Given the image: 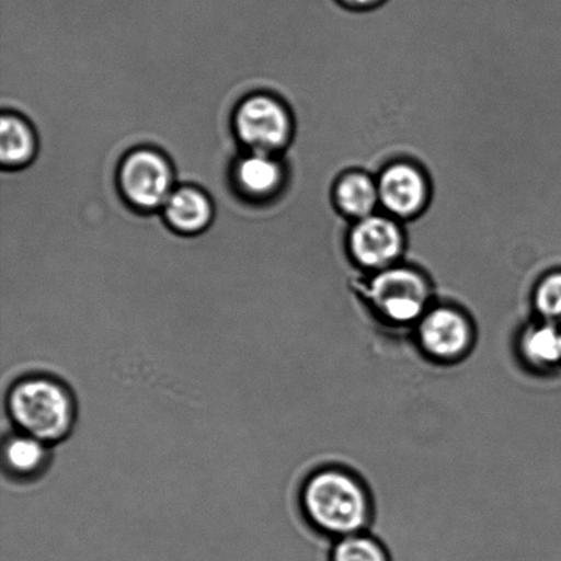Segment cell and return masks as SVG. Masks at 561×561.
Returning a JSON list of instances; mask_svg holds the SVG:
<instances>
[{"label":"cell","mask_w":561,"mask_h":561,"mask_svg":"<svg viewBox=\"0 0 561 561\" xmlns=\"http://www.w3.org/2000/svg\"><path fill=\"white\" fill-rule=\"evenodd\" d=\"M415 327L422 351L442 363L460 360L474 341L469 317L453 306L428 308Z\"/></svg>","instance_id":"7"},{"label":"cell","mask_w":561,"mask_h":561,"mask_svg":"<svg viewBox=\"0 0 561 561\" xmlns=\"http://www.w3.org/2000/svg\"><path fill=\"white\" fill-rule=\"evenodd\" d=\"M119 184L131 205L141 210H153L167 205L173 194L172 168L161 153L135 151L121 167Z\"/></svg>","instance_id":"8"},{"label":"cell","mask_w":561,"mask_h":561,"mask_svg":"<svg viewBox=\"0 0 561 561\" xmlns=\"http://www.w3.org/2000/svg\"><path fill=\"white\" fill-rule=\"evenodd\" d=\"M333 202L341 216L352 222L373 216L379 208L377 178L363 170L341 174L333 186Z\"/></svg>","instance_id":"9"},{"label":"cell","mask_w":561,"mask_h":561,"mask_svg":"<svg viewBox=\"0 0 561 561\" xmlns=\"http://www.w3.org/2000/svg\"><path fill=\"white\" fill-rule=\"evenodd\" d=\"M341 2L352 9H368L373 8V5H376L379 2H382V0H341Z\"/></svg>","instance_id":"17"},{"label":"cell","mask_w":561,"mask_h":561,"mask_svg":"<svg viewBox=\"0 0 561 561\" xmlns=\"http://www.w3.org/2000/svg\"><path fill=\"white\" fill-rule=\"evenodd\" d=\"M9 411L16 426L44 443L58 442L75 422V401L62 383L32 377L15 383L9 394Z\"/></svg>","instance_id":"2"},{"label":"cell","mask_w":561,"mask_h":561,"mask_svg":"<svg viewBox=\"0 0 561 561\" xmlns=\"http://www.w3.org/2000/svg\"><path fill=\"white\" fill-rule=\"evenodd\" d=\"M36 140L31 126L16 115L5 114L0 123V159L3 167L19 168L33 158Z\"/></svg>","instance_id":"13"},{"label":"cell","mask_w":561,"mask_h":561,"mask_svg":"<svg viewBox=\"0 0 561 561\" xmlns=\"http://www.w3.org/2000/svg\"><path fill=\"white\" fill-rule=\"evenodd\" d=\"M234 128L252 151L274 153L288 145L294 124L288 110L277 99L256 95L240 104Z\"/></svg>","instance_id":"5"},{"label":"cell","mask_w":561,"mask_h":561,"mask_svg":"<svg viewBox=\"0 0 561 561\" xmlns=\"http://www.w3.org/2000/svg\"><path fill=\"white\" fill-rule=\"evenodd\" d=\"M47 455L46 443L26 433L11 436L3 447L4 466L20 477H32L41 472Z\"/></svg>","instance_id":"14"},{"label":"cell","mask_w":561,"mask_h":561,"mask_svg":"<svg viewBox=\"0 0 561 561\" xmlns=\"http://www.w3.org/2000/svg\"><path fill=\"white\" fill-rule=\"evenodd\" d=\"M236 183L245 195L271 197L284 181V169L273 153L251 152L234 169Z\"/></svg>","instance_id":"12"},{"label":"cell","mask_w":561,"mask_h":561,"mask_svg":"<svg viewBox=\"0 0 561 561\" xmlns=\"http://www.w3.org/2000/svg\"><path fill=\"white\" fill-rule=\"evenodd\" d=\"M346 247L355 265L377 273L400 263L405 251V234L398 219L376 213L352 222Z\"/></svg>","instance_id":"4"},{"label":"cell","mask_w":561,"mask_h":561,"mask_svg":"<svg viewBox=\"0 0 561 561\" xmlns=\"http://www.w3.org/2000/svg\"><path fill=\"white\" fill-rule=\"evenodd\" d=\"M163 208L170 227L180 233H199L213 218L210 201L202 191L192 186L173 191Z\"/></svg>","instance_id":"11"},{"label":"cell","mask_w":561,"mask_h":561,"mask_svg":"<svg viewBox=\"0 0 561 561\" xmlns=\"http://www.w3.org/2000/svg\"><path fill=\"white\" fill-rule=\"evenodd\" d=\"M377 185L379 207L400 222L420 217L432 196L426 173L410 161L387 164L377 175Z\"/></svg>","instance_id":"6"},{"label":"cell","mask_w":561,"mask_h":561,"mask_svg":"<svg viewBox=\"0 0 561 561\" xmlns=\"http://www.w3.org/2000/svg\"><path fill=\"white\" fill-rule=\"evenodd\" d=\"M522 359L536 370H549L561 363L560 324L537 319L522 330L518 343Z\"/></svg>","instance_id":"10"},{"label":"cell","mask_w":561,"mask_h":561,"mask_svg":"<svg viewBox=\"0 0 561 561\" xmlns=\"http://www.w3.org/2000/svg\"><path fill=\"white\" fill-rule=\"evenodd\" d=\"M330 561H392L387 549L376 538L357 535L339 538L330 552Z\"/></svg>","instance_id":"15"},{"label":"cell","mask_w":561,"mask_h":561,"mask_svg":"<svg viewBox=\"0 0 561 561\" xmlns=\"http://www.w3.org/2000/svg\"><path fill=\"white\" fill-rule=\"evenodd\" d=\"M301 503L308 520L324 535H357L370 522V497L360 481L345 470L324 469L312 474L302 488Z\"/></svg>","instance_id":"1"},{"label":"cell","mask_w":561,"mask_h":561,"mask_svg":"<svg viewBox=\"0 0 561 561\" xmlns=\"http://www.w3.org/2000/svg\"><path fill=\"white\" fill-rule=\"evenodd\" d=\"M533 306L538 318L561 327V268L538 280L533 291Z\"/></svg>","instance_id":"16"},{"label":"cell","mask_w":561,"mask_h":561,"mask_svg":"<svg viewBox=\"0 0 561 561\" xmlns=\"http://www.w3.org/2000/svg\"><path fill=\"white\" fill-rule=\"evenodd\" d=\"M366 299L376 316L393 327L416 324L431 308L432 288L425 274L405 265L373 273Z\"/></svg>","instance_id":"3"}]
</instances>
